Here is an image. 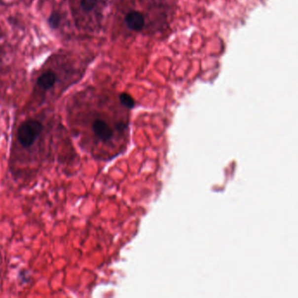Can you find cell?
Returning a JSON list of instances; mask_svg holds the SVG:
<instances>
[{
    "mask_svg": "<svg viewBox=\"0 0 298 298\" xmlns=\"http://www.w3.org/2000/svg\"><path fill=\"white\" fill-rule=\"evenodd\" d=\"M43 125L40 122L30 119L23 122L18 130V139L24 148H28L34 145L38 136L42 133Z\"/></svg>",
    "mask_w": 298,
    "mask_h": 298,
    "instance_id": "cell-1",
    "label": "cell"
},
{
    "mask_svg": "<svg viewBox=\"0 0 298 298\" xmlns=\"http://www.w3.org/2000/svg\"><path fill=\"white\" fill-rule=\"evenodd\" d=\"M125 22L129 29L132 31H141L145 26V18L141 12L132 11L125 17Z\"/></svg>",
    "mask_w": 298,
    "mask_h": 298,
    "instance_id": "cell-2",
    "label": "cell"
},
{
    "mask_svg": "<svg viewBox=\"0 0 298 298\" xmlns=\"http://www.w3.org/2000/svg\"><path fill=\"white\" fill-rule=\"evenodd\" d=\"M56 81V75L55 74L48 71L46 73L43 74L40 76L38 77L37 84L40 88L44 90H48L51 88L54 87V83Z\"/></svg>",
    "mask_w": 298,
    "mask_h": 298,
    "instance_id": "cell-3",
    "label": "cell"
},
{
    "mask_svg": "<svg viewBox=\"0 0 298 298\" xmlns=\"http://www.w3.org/2000/svg\"><path fill=\"white\" fill-rule=\"evenodd\" d=\"M119 100H120V103H121L123 107L127 108L129 110L134 107V100H133V98L130 95H128L126 93H122L119 96Z\"/></svg>",
    "mask_w": 298,
    "mask_h": 298,
    "instance_id": "cell-4",
    "label": "cell"
},
{
    "mask_svg": "<svg viewBox=\"0 0 298 298\" xmlns=\"http://www.w3.org/2000/svg\"><path fill=\"white\" fill-rule=\"evenodd\" d=\"M61 19L60 13L57 12H54L50 14L49 18L47 19V22H48V25L52 29H57L59 26H60Z\"/></svg>",
    "mask_w": 298,
    "mask_h": 298,
    "instance_id": "cell-5",
    "label": "cell"
},
{
    "mask_svg": "<svg viewBox=\"0 0 298 298\" xmlns=\"http://www.w3.org/2000/svg\"><path fill=\"white\" fill-rule=\"evenodd\" d=\"M98 0H80V5L82 10L86 12H91L96 7Z\"/></svg>",
    "mask_w": 298,
    "mask_h": 298,
    "instance_id": "cell-6",
    "label": "cell"
}]
</instances>
